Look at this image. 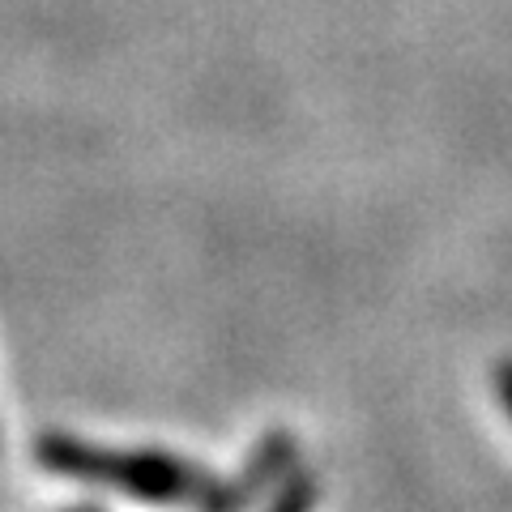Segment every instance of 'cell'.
<instances>
[{"label": "cell", "instance_id": "obj_2", "mask_svg": "<svg viewBox=\"0 0 512 512\" xmlns=\"http://www.w3.org/2000/svg\"><path fill=\"white\" fill-rule=\"evenodd\" d=\"M312 504H316V483L312 478H291V483L274 495L269 512H312Z\"/></svg>", "mask_w": 512, "mask_h": 512}, {"label": "cell", "instance_id": "obj_3", "mask_svg": "<svg viewBox=\"0 0 512 512\" xmlns=\"http://www.w3.org/2000/svg\"><path fill=\"white\" fill-rule=\"evenodd\" d=\"M495 393H500V402H504L508 419H512V359H504L500 367H495Z\"/></svg>", "mask_w": 512, "mask_h": 512}, {"label": "cell", "instance_id": "obj_4", "mask_svg": "<svg viewBox=\"0 0 512 512\" xmlns=\"http://www.w3.org/2000/svg\"><path fill=\"white\" fill-rule=\"evenodd\" d=\"M77 512H99V508H77Z\"/></svg>", "mask_w": 512, "mask_h": 512}, {"label": "cell", "instance_id": "obj_1", "mask_svg": "<svg viewBox=\"0 0 512 512\" xmlns=\"http://www.w3.org/2000/svg\"><path fill=\"white\" fill-rule=\"evenodd\" d=\"M35 457H39V466L52 470V474L124 491V495L146 500V504H197V508L210 512L218 491H222L205 470L188 466V461L171 457V453H154V448H141V453H111V448H94V444H82L73 436H43Z\"/></svg>", "mask_w": 512, "mask_h": 512}]
</instances>
